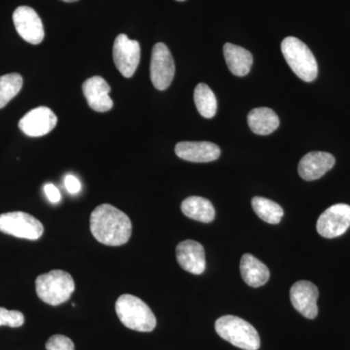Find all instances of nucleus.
Here are the masks:
<instances>
[{
	"label": "nucleus",
	"instance_id": "22",
	"mask_svg": "<svg viewBox=\"0 0 350 350\" xmlns=\"http://www.w3.org/2000/svg\"><path fill=\"white\" fill-rule=\"evenodd\" d=\"M251 204L258 217L261 218L265 222L276 225L282 221L284 211L280 204L273 200L262 197H254Z\"/></svg>",
	"mask_w": 350,
	"mask_h": 350
},
{
	"label": "nucleus",
	"instance_id": "27",
	"mask_svg": "<svg viewBox=\"0 0 350 350\" xmlns=\"http://www.w3.org/2000/svg\"><path fill=\"white\" fill-rule=\"evenodd\" d=\"M44 191H45V194L47 196L48 199H49L51 202L53 204H57L62 199L61 192H59V189L56 187V186L53 185V184H46L44 186Z\"/></svg>",
	"mask_w": 350,
	"mask_h": 350
},
{
	"label": "nucleus",
	"instance_id": "26",
	"mask_svg": "<svg viewBox=\"0 0 350 350\" xmlns=\"http://www.w3.org/2000/svg\"><path fill=\"white\" fill-rule=\"evenodd\" d=\"M64 185H66V190L70 194H77L81 190V184L80 181L76 178L73 175H68L64 179Z\"/></svg>",
	"mask_w": 350,
	"mask_h": 350
},
{
	"label": "nucleus",
	"instance_id": "8",
	"mask_svg": "<svg viewBox=\"0 0 350 350\" xmlns=\"http://www.w3.org/2000/svg\"><path fill=\"white\" fill-rule=\"evenodd\" d=\"M113 59L124 77H133L140 62L139 42L131 40L126 34H119L113 46Z\"/></svg>",
	"mask_w": 350,
	"mask_h": 350
},
{
	"label": "nucleus",
	"instance_id": "28",
	"mask_svg": "<svg viewBox=\"0 0 350 350\" xmlns=\"http://www.w3.org/2000/svg\"><path fill=\"white\" fill-rule=\"evenodd\" d=\"M62 1H64V2H75V1H78V0H62Z\"/></svg>",
	"mask_w": 350,
	"mask_h": 350
},
{
	"label": "nucleus",
	"instance_id": "25",
	"mask_svg": "<svg viewBox=\"0 0 350 350\" xmlns=\"http://www.w3.org/2000/svg\"><path fill=\"white\" fill-rule=\"evenodd\" d=\"M46 350H75V344L66 336L54 335L46 342Z\"/></svg>",
	"mask_w": 350,
	"mask_h": 350
},
{
	"label": "nucleus",
	"instance_id": "23",
	"mask_svg": "<svg viewBox=\"0 0 350 350\" xmlns=\"http://www.w3.org/2000/svg\"><path fill=\"white\" fill-rule=\"evenodd\" d=\"M23 83V77L19 73L0 76V109L20 93Z\"/></svg>",
	"mask_w": 350,
	"mask_h": 350
},
{
	"label": "nucleus",
	"instance_id": "24",
	"mask_svg": "<svg viewBox=\"0 0 350 350\" xmlns=\"http://www.w3.org/2000/svg\"><path fill=\"white\" fill-rule=\"evenodd\" d=\"M25 317L19 310H8L0 308V326H9L11 328H18L24 325Z\"/></svg>",
	"mask_w": 350,
	"mask_h": 350
},
{
	"label": "nucleus",
	"instance_id": "3",
	"mask_svg": "<svg viewBox=\"0 0 350 350\" xmlns=\"http://www.w3.org/2000/svg\"><path fill=\"white\" fill-rule=\"evenodd\" d=\"M216 333L221 338L243 350H258L261 345L256 329L245 320L234 315H225L216 320Z\"/></svg>",
	"mask_w": 350,
	"mask_h": 350
},
{
	"label": "nucleus",
	"instance_id": "11",
	"mask_svg": "<svg viewBox=\"0 0 350 350\" xmlns=\"http://www.w3.org/2000/svg\"><path fill=\"white\" fill-rule=\"evenodd\" d=\"M319 288L308 280L295 283L290 290V300L295 310L308 319H314L319 314Z\"/></svg>",
	"mask_w": 350,
	"mask_h": 350
},
{
	"label": "nucleus",
	"instance_id": "16",
	"mask_svg": "<svg viewBox=\"0 0 350 350\" xmlns=\"http://www.w3.org/2000/svg\"><path fill=\"white\" fill-rule=\"evenodd\" d=\"M175 154L188 162L209 163L217 160L221 151L213 142H182L175 146Z\"/></svg>",
	"mask_w": 350,
	"mask_h": 350
},
{
	"label": "nucleus",
	"instance_id": "6",
	"mask_svg": "<svg viewBox=\"0 0 350 350\" xmlns=\"http://www.w3.org/2000/svg\"><path fill=\"white\" fill-rule=\"evenodd\" d=\"M0 232L16 238L36 241L43 234L42 223L36 217L22 211L0 215Z\"/></svg>",
	"mask_w": 350,
	"mask_h": 350
},
{
	"label": "nucleus",
	"instance_id": "7",
	"mask_svg": "<svg viewBox=\"0 0 350 350\" xmlns=\"http://www.w3.org/2000/svg\"><path fill=\"white\" fill-rule=\"evenodd\" d=\"M175 75L174 57L167 46L157 43L152 50L150 76L153 86L165 91L172 84Z\"/></svg>",
	"mask_w": 350,
	"mask_h": 350
},
{
	"label": "nucleus",
	"instance_id": "18",
	"mask_svg": "<svg viewBox=\"0 0 350 350\" xmlns=\"http://www.w3.org/2000/svg\"><path fill=\"white\" fill-rule=\"evenodd\" d=\"M241 273L246 284L251 287H261L268 282V267L251 254H244L241 260Z\"/></svg>",
	"mask_w": 350,
	"mask_h": 350
},
{
	"label": "nucleus",
	"instance_id": "13",
	"mask_svg": "<svg viewBox=\"0 0 350 350\" xmlns=\"http://www.w3.org/2000/svg\"><path fill=\"white\" fill-rule=\"evenodd\" d=\"M176 259L184 271L193 275H202L206 269V253L198 241H181L176 246Z\"/></svg>",
	"mask_w": 350,
	"mask_h": 350
},
{
	"label": "nucleus",
	"instance_id": "9",
	"mask_svg": "<svg viewBox=\"0 0 350 350\" xmlns=\"http://www.w3.org/2000/svg\"><path fill=\"white\" fill-rule=\"evenodd\" d=\"M350 227V206L334 204L327 208L317 220V229L320 236L334 239L342 236Z\"/></svg>",
	"mask_w": 350,
	"mask_h": 350
},
{
	"label": "nucleus",
	"instance_id": "20",
	"mask_svg": "<svg viewBox=\"0 0 350 350\" xmlns=\"http://www.w3.org/2000/svg\"><path fill=\"white\" fill-rule=\"evenodd\" d=\"M184 215L202 223L213 222L215 218V209L208 200L202 197H189L181 204Z\"/></svg>",
	"mask_w": 350,
	"mask_h": 350
},
{
	"label": "nucleus",
	"instance_id": "15",
	"mask_svg": "<svg viewBox=\"0 0 350 350\" xmlns=\"http://www.w3.org/2000/svg\"><path fill=\"white\" fill-rule=\"evenodd\" d=\"M333 155L326 152L313 151L306 154L299 163V174L304 180L312 181L321 178L335 165Z\"/></svg>",
	"mask_w": 350,
	"mask_h": 350
},
{
	"label": "nucleus",
	"instance_id": "17",
	"mask_svg": "<svg viewBox=\"0 0 350 350\" xmlns=\"http://www.w3.org/2000/svg\"><path fill=\"white\" fill-rule=\"evenodd\" d=\"M226 63L232 75L243 77L250 73L253 57L250 51L241 46L226 43L223 47Z\"/></svg>",
	"mask_w": 350,
	"mask_h": 350
},
{
	"label": "nucleus",
	"instance_id": "21",
	"mask_svg": "<svg viewBox=\"0 0 350 350\" xmlns=\"http://www.w3.org/2000/svg\"><path fill=\"white\" fill-rule=\"evenodd\" d=\"M194 100L198 111L204 118L211 119L217 112V100L213 90L204 83H200L196 87Z\"/></svg>",
	"mask_w": 350,
	"mask_h": 350
},
{
	"label": "nucleus",
	"instance_id": "14",
	"mask_svg": "<svg viewBox=\"0 0 350 350\" xmlns=\"http://www.w3.org/2000/svg\"><path fill=\"white\" fill-rule=\"evenodd\" d=\"M110 88L108 83L100 76L89 78L83 84V94L88 105L96 112L109 111L113 107V100L109 96Z\"/></svg>",
	"mask_w": 350,
	"mask_h": 350
},
{
	"label": "nucleus",
	"instance_id": "19",
	"mask_svg": "<svg viewBox=\"0 0 350 350\" xmlns=\"http://www.w3.org/2000/svg\"><path fill=\"white\" fill-rule=\"evenodd\" d=\"M248 125L253 133L268 135L280 126V119L276 113L268 107L254 108L247 116Z\"/></svg>",
	"mask_w": 350,
	"mask_h": 350
},
{
	"label": "nucleus",
	"instance_id": "5",
	"mask_svg": "<svg viewBox=\"0 0 350 350\" xmlns=\"http://www.w3.org/2000/svg\"><path fill=\"white\" fill-rule=\"evenodd\" d=\"M36 294L40 300L51 306H59L69 300L75 292L72 276L61 269H54L39 275L36 280Z\"/></svg>",
	"mask_w": 350,
	"mask_h": 350
},
{
	"label": "nucleus",
	"instance_id": "12",
	"mask_svg": "<svg viewBox=\"0 0 350 350\" xmlns=\"http://www.w3.org/2000/svg\"><path fill=\"white\" fill-rule=\"evenodd\" d=\"M56 114L46 107L34 108L25 115L19 122L20 130L31 137H43L57 126Z\"/></svg>",
	"mask_w": 350,
	"mask_h": 350
},
{
	"label": "nucleus",
	"instance_id": "29",
	"mask_svg": "<svg viewBox=\"0 0 350 350\" xmlns=\"http://www.w3.org/2000/svg\"><path fill=\"white\" fill-rule=\"evenodd\" d=\"M177 1H185V0H177Z\"/></svg>",
	"mask_w": 350,
	"mask_h": 350
},
{
	"label": "nucleus",
	"instance_id": "10",
	"mask_svg": "<svg viewBox=\"0 0 350 350\" xmlns=\"http://www.w3.org/2000/svg\"><path fill=\"white\" fill-rule=\"evenodd\" d=\"M13 22L18 33L27 42L32 45L42 42L45 36L42 21L31 7H18L13 13Z\"/></svg>",
	"mask_w": 350,
	"mask_h": 350
},
{
	"label": "nucleus",
	"instance_id": "2",
	"mask_svg": "<svg viewBox=\"0 0 350 350\" xmlns=\"http://www.w3.org/2000/svg\"><path fill=\"white\" fill-rule=\"evenodd\" d=\"M115 310L120 321L126 328L138 332H152L155 329V314L147 304L133 295L120 296L115 304Z\"/></svg>",
	"mask_w": 350,
	"mask_h": 350
},
{
	"label": "nucleus",
	"instance_id": "1",
	"mask_svg": "<svg viewBox=\"0 0 350 350\" xmlns=\"http://www.w3.org/2000/svg\"><path fill=\"white\" fill-rule=\"evenodd\" d=\"M90 228L94 239L108 246H120L128 243L133 232L129 216L108 204L94 208L90 218Z\"/></svg>",
	"mask_w": 350,
	"mask_h": 350
},
{
	"label": "nucleus",
	"instance_id": "4",
	"mask_svg": "<svg viewBox=\"0 0 350 350\" xmlns=\"http://www.w3.org/2000/svg\"><path fill=\"white\" fill-rule=\"evenodd\" d=\"M282 51L288 66L305 82H312L319 75V66L312 51L300 39L288 36L282 41Z\"/></svg>",
	"mask_w": 350,
	"mask_h": 350
}]
</instances>
